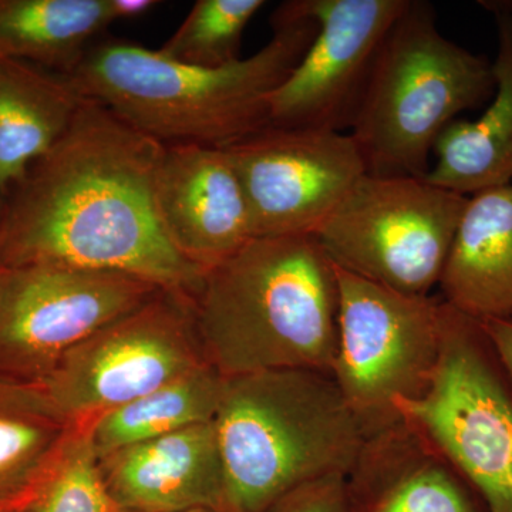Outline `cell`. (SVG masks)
<instances>
[{
    "label": "cell",
    "mask_w": 512,
    "mask_h": 512,
    "mask_svg": "<svg viewBox=\"0 0 512 512\" xmlns=\"http://www.w3.org/2000/svg\"><path fill=\"white\" fill-rule=\"evenodd\" d=\"M265 512H352L346 474H329L299 485Z\"/></svg>",
    "instance_id": "cb8c5ba5"
},
{
    "label": "cell",
    "mask_w": 512,
    "mask_h": 512,
    "mask_svg": "<svg viewBox=\"0 0 512 512\" xmlns=\"http://www.w3.org/2000/svg\"><path fill=\"white\" fill-rule=\"evenodd\" d=\"M494 93L493 63L441 35L431 3L409 0L384 37L349 134L367 174L424 178L444 128Z\"/></svg>",
    "instance_id": "5b68a950"
},
{
    "label": "cell",
    "mask_w": 512,
    "mask_h": 512,
    "mask_svg": "<svg viewBox=\"0 0 512 512\" xmlns=\"http://www.w3.org/2000/svg\"><path fill=\"white\" fill-rule=\"evenodd\" d=\"M6 197L0 192V224H2L3 214H5Z\"/></svg>",
    "instance_id": "83f0119b"
},
{
    "label": "cell",
    "mask_w": 512,
    "mask_h": 512,
    "mask_svg": "<svg viewBox=\"0 0 512 512\" xmlns=\"http://www.w3.org/2000/svg\"><path fill=\"white\" fill-rule=\"evenodd\" d=\"M261 50L222 67L175 62L126 40H97L69 74L84 99L99 101L163 146L227 148L268 126L269 100L311 46L318 23L292 0L271 16Z\"/></svg>",
    "instance_id": "7a4b0ae2"
},
{
    "label": "cell",
    "mask_w": 512,
    "mask_h": 512,
    "mask_svg": "<svg viewBox=\"0 0 512 512\" xmlns=\"http://www.w3.org/2000/svg\"><path fill=\"white\" fill-rule=\"evenodd\" d=\"M338 352L332 377L366 437L400 419L397 400L429 389L443 342L444 302L403 295L336 268Z\"/></svg>",
    "instance_id": "ba28073f"
},
{
    "label": "cell",
    "mask_w": 512,
    "mask_h": 512,
    "mask_svg": "<svg viewBox=\"0 0 512 512\" xmlns=\"http://www.w3.org/2000/svg\"><path fill=\"white\" fill-rule=\"evenodd\" d=\"M161 289L121 272L63 266L8 271L0 311V375L39 384L67 353Z\"/></svg>",
    "instance_id": "30bf717a"
},
{
    "label": "cell",
    "mask_w": 512,
    "mask_h": 512,
    "mask_svg": "<svg viewBox=\"0 0 512 512\" xmlns=\"http://www.w3.org/2000/svg\"><path fill=\"white\" fill-rule=\"evenodd\" d=\"M478 323L512 387V319H484Z\"/></svg>",
    "instance_id": "d4e9b609"
},
{
    "label": "cell",
    "mask_w": 512,
    "mask_h": 512,
    "mask_svg": "<svg viewBox=\"0 0 512 512\" xmlns=\"http://www.w3.org/2000/svg\"><path fill=\"white\" fill-rule=\"evenodd\" d=\"M84 424L40 384L0 375V511L28 504Z\"/></svg>",
    "instance_id": "d6986e66"
},
{
    "label": "cell",
    "mask_w": 512,
    "mask_h": 512,
    "mask_svg": "<svg viewBox=\"0 0 512 512\" xmlns=\"http://www.w3.org/2000/svg\"><path fill=\"white\" fill-rule=\"evenodd\" d=\"M164 148L84 99L59 143L6 195L0 269L121 272L194 299L205 271L174 248L157 212Z\"/></svg>",
    "instance_id": "6da1fadb"
},
{
    "label": "cell",
    "mask_w": 512,
    "mask_h": 512,
    "mask_svg": "<svg viewBox=\"0 0 512 512\" xmlns=\"http://www.w3.org/2000/svg\"><path fill=\"white\" fill-rule=\"evenodd\" d=\"M346 487L352 512H490L473 484L402 417L366 437Z\"/></svg>",
    "instance_id": "5bb4252c"
},
{
    "label": "cell",
    "mask_w": 512,
    "mask_h": 512,
    "mask_svg": "<svg viewBox=\"0 0 512 512\" xmlns=\"http://www.w3.org/2000/svg\"><path fill=\"white\" fill-rule=\"evenodd\" d=\"M204 363L192 298L161 289L67 353L39 384L67 417L87 423Z\"/></svg>",
    "instance_id": "9c48e42d"
},
{
    "label": "cell",
    "mask_w": 512,
    "mask_h": 512,
    "mask_svg": "<svg viewBox=\"0 0 512 512\" xmlns=\"http://www.w3.org/2000/svg\"><path fill=\"white\" fill-rule=\"evenodd\" d=\"M394 409L473 484L490 512H512V387L478 320L444 303L429 389Z\"/></svg>",
    "instance_id": "8992f818"
},
{
    "label": "cell",
    "mask_w": 512,
    "mask_h": 512,
    "mask_svg": "<svg viewBox=\"0 0 512 512\" xmlns=\"http://www.w3.org/2000/svg\"><path fill=\"white\" fill-rule=\"evenodd\" d=\"M192 305L202 353L222 377L281 369L332 376L338 274L315 235L252 239L205 272Z\"/></svg>",
    "instance_id": "3957f363"
},
{
    "label": "cell",
    "mask_w": 512,
    "mask_h": 512,
    "mask_svg": "<svg viewBox=\"0 0 512 512\" xmlns=\"http://www.w3.org/2000/svg\"><path fill=\"white\" fill-rule=\"evenodd\" d=\"M224 150L255 238L315 235L367 174L355 140L340 131L265 126Z\"/></svg>",
    "instance_id": "8fae6325"
},
{
    "label": "cell",
    "mask_w": 512,
    "mask_h": 512,
    "mask_svg": "<svg viewBox=\"0 0 512 512\" xmlns=\"http://www.w3.org/2000/svg\"><path fill=\"white\" fill-rule=\"evenodd\" d=\"M22 511V508H20V510H13V511H0V512H20Z\"/></svg>",
    "instance_id": "4dcf8cb0"
},
{
    "label": "cell",
    "mask_w": 512,
    "mask_h": 512,
    "mask_svg": "<svg viewBox=\"0 0 512 512\" xmlns=\"http://www.w3.org/2000/svg\"><path fill=\"white\" fill-rule=\"evenodd\" d=\"M83 100L66 74L0 57V192L5 197L30 165L59 143Z\"/></svg>",
    "instance_id": "ac0fdd59"
},
{
    "label": "cell",
    "mask_w": 512,
    "mask_h": 512,
    "mask_svg": "<svg viewBox=\"0 0 512 512\" xmlns=\"http://www.w3.org/2000/svg\"><path fill=\"white\" fill-rule=\"evenodd\" d=\"M6 284H8V271L0 269V311H2L3 299H5Z\"/></svg>",
    "instance_id": "4316f807"
},
{
    "label": "cell",
    "mask_w": 512,
    "mask_h": 512,
    "mask_svg": "<svg viewBox=\"0 0 512 512\" xmlns=\"http://www.w3.org/2000/svg\"><path fill=\"white\" fill-rule=\"evenodd\" d=\"M264 0H198L158 52L201 67H222L241 59L242 36Z\"/></svg>",
    "instance_id": "7402d4cb"
},
{
    "label": "cell",
    "mask_w": 512,
    "mask_h": 512,
    "mask_svg": "<svg viewBox=\"0 0 512 512\" xmlns=\"http://www.w3.org/2000/svg\"><path fill=\"white\" fill-rule=\"evenodd\" d=\"M439 286L470 318L512 319V184L468 197Z\"/></svg>",
    "instance_id": "2e32d148"
},
{
    "label": "cell",
    "mask_w": 512,
    "mask_h": 512,
    "mask_svg": "<svg viewBox=\"0 0 512 512\" xmlns=\"http://www.w3.org/2000/svg\"><path fill=\"white\" fill-rule=\"evenodd\" d=\"M87 424L20 512H120L101 478Z\"/></svg>",
    "instance_id": "603a6c76"
},
{
    "label": "cell",
    "mask_w": 512,
    "mask_h": 512,
    "mask_svg": "<svg viewBox=\"0 0 512 512\" xmlns=\"http://www.w3.org/2000/svg\"><path fill=\"white\" fill-rule=\"evenodd\" d=\"M212 423L224 512H265L299 485L348 474L365 443L333 377L316 370L224 377Z\"/></svg>",
    "instance_id": "277c9868"
},
{
    "label": "cell",
    "mask_w": 512,
    "mask_h": 512,
    "mask_svg": "<svg viewBox=\"0 0 512 512\" xmlns=\"http://www.w3.org/2000/svg\"><path fill=\"white\" fill-rule=\"evenodd\" d=\"M124 512H224V470L214 423L197 424L99 458Z\"/></svg>",
    "instance_id": "9a60e30c"
},
{
    "label": "cell",
    "mask_w": 512,
    "mask_h": 512,
    "mask_svg": "<svg viewBox=\"0 0 512 512\" xmlns=\"http://www.w3.org/2000/svg\"><path fill=\"white\" fill-rule=\"evenodd\" d=\"M467 201L424 178L366 174L315 237L336 268L403 295L431 296Z\"/></svg>",
    "instance_id": "52a82bcc"
},
{
    "label": "cell",
    "mask_w": 512,
    "mask_h": 512,
    "mask_svg": "<svg viewBox=\"0 0 512 512\" xmlns=\"http://www.w3.org/2000/svg\"><path fill=\"white\" fill-rule=\"evenodd\" d=\"M501 5H503L505 9H508L510 12H512V2H501Z\"/></svg>",
    "instance_id": "f1b7e54d"
},
{
    "label": "cell",
    "mask_w": 512,
    "mask_h": 512,
    "mask_svg": "<svg viewBox=\"0 0 512 512\" xmlns=\"http://www.w3.org/2000/svg\"><path fill=\"white\" fill-rule=\"evenodd\" d=\"M318 33L269 100L268 126L350 130L384 37L409 0H292Z\"/></svg>",
    "instance_id": "7c38bea8"
},
{
    "label": "cell",
    "mask_w": 512,
    "mask_h": 512,
    "mask_svg": "<svg viewBox=\"0 0 512 512\" xmlns=\"http://www.w3.org/2000/svg\"><path fill=\"white\" fill-rule=\"evenodd\" d=\"M113 22L109 0H0V57L69 76Z\"/></svg>",
    "instance_id": "ffe728a7"
},
{
    "label": "cell",
    "mask_w": 512,
    "mask_h": 512,
    "mask_svg": "<svg viewBox=\"0 0 512 512\" xmlns=\"http://www.w3.org/2000/svg\"><path fill=\"white\" fill-rule=\"evenodd\" d=\"M156 0H109L111 16L116 20L138 19L156 9Z\"/></svg>",
    "instance_id": "484cf974"
},
{
    "label": "cell",
    "mask_w": 512,
    "mask_h": 512,
    "mask_svg": "<svg viewBox=\"0 0 512 512\" xmlns=\"http://www.w3.org/2000/svg\"><path fill=\"white\" fill-rule=\"evenodd\" d=\"M497 23L495 93L477 120L451 121L434 144L436 163L427 183L456 194H478L512 184V12L501 2H480Z\"/></svg>",
    "instance_id": "e0dca14e"
},
{
    "label": "cell",
    "mask_w": 512,
    "mask_h": 512,
    "mask_svg": "<svg viewBox=\"0 0 512 512\" xmlns=\"http://www.w3.org/2000/svg\"><path fill=\"white\" fill-rule=\"evenodd\" d=\"M224 377L211 365L195 367L160 389L101 414L87 424L97 458L174 431L211 423Z\"/></svg>",
    "instance_id": "44dd1931"
},
{
    "label": "cell",
    "mask_w": 512,
    "mask_h": 512,
    "mask_svg": "<svg viewBox=\"0 0 512 512\" xmlns=\"http://www.w3.org/2000/svg\"><path fill=\"white\" fill-rule=\"evenodd\" d=\"M120 512H124V511H120ZM184 512H220V511L207 510V508H204V510H191V511H184Z\"/></svg>",
    "instance_id": "f546056e"
},
{
    "label": "cell",
    "mask_w": 512,
    "mask_h": 512,
    "mask_svg": "<svg viewBox=\"0 0 512 512\" xmlns=\"http://www.w3.org/2000/svg\"><path fill=\"white\" fill-rule=\"evenodd\" d=\"M156 205L171 244L202 271L255 238L244 188L224 148L165 146Z\"/></svg>",
    "instance_id": "4fadbf2b"
}]
</instances>
